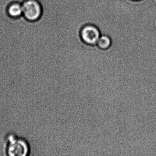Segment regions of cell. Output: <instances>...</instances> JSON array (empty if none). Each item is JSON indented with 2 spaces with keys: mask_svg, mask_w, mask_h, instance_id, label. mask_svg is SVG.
<instances>
[{
  "mask_svg": "<svg viewBox=\"0 0 156 156\" xmlns=\"http://www.w3.org/2000/svg\"><path fill=\"white\" fill-rule=\"evenodd\" d=\"M6 142V153L8 156H26L30 153V145L23 138L11 134L7 136Z\"/></svg>",
  "mask_w": 156,
  "mask_h": 156,
  "instance_id": "cell-1",
  "label": "cell"
},
{
  "mask_svg": "<svg viewBox=\"0 0 156 156\" xmlns=\"http://www.w3.org/2000/svg\"><path fill=\"white\" fill-rule=\"evenodd\" d=\"M23 16L30 22L39 20L41 18L43 9L38 0H25L22 3Z\"/></svg>",
  "mask_w": 156,
  "mask_h": 156,
  "instance_id": "cell-2",
  "label": "cell"
},
{
  "mask_svg": "<svg viewBox=\"0 0 156 156\" xmlns=\"http://www.w3.org/2000/svg\"><path fill=\"white\" fill-rule=\"evenodd\" d=\"M101 33L99 29L93 25H87L81 30V37L83 41L89 45L97 44Z\"/></svg>",
  "mask_w": 156,
  "mask_h": 156,
  "instance_id": "cell-3",
  "label": "cell"
},
{
  "mask_svg": "<svg viewBox=\"0 0 156 156\" xmlns=\"http://www.w3.org/2000/svg\"><path fill=\"white\" fill-rule=\"evenodd\" d=\"M7 13L11 18L17 19L23 16L22 4L20 2H13L7 8Z\"/></svg>",
  "mask_w": 156,
  "mask_h": 156,
  "instance_id": "cell-4",
  "label": "cell"
},
{
  "mask_svg": "<svg viewBox=\"0 0 156 156\" xmlns=\"http://www.w3.org/2000/svg\"><path fill=\"white\" fill-rule=\"evenodd\" d=\"M112 41L111 38L106 34L101 35L98 39L97 45L100 49L105 50L108 49L111 46Z\"/></svg>",
  "mask_w": 156,
  "mask_h": 156,
  "instance_id": "cell-5",
  "label": "cell"
},
{
  "mask_svg": "<svg viewBox=\"0 0 156 156\" xmlns=\"http://www.w3.org/2000/svg\"><path fill=\"white\" fill-rule=\"evenodd\" d=\"M135 1H138V0H135Z\"/></svg>",
  "mask_w": 156,
  "mask_h": 156,
  "instance_id": "cell-6",
  "label": "cell"
}]
</instances>
